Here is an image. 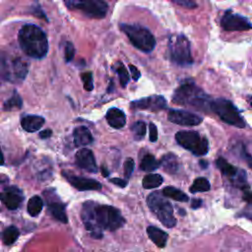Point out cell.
I'll return each mask as SVG.
<instances>
[{"instance_id": "1", "label": "cell", "mask_w": 252, "mask_h": 252, "mask_svg": "<svg viewBox=\"0 0 252 252\" xmlns=\"http://www.w3.org/2000/svg\"><path fill=\"white\" fill-rule=\"evenodd\" d=\"M81 218L86 229L94 238H101L103 230L114 231L125 223V219L118 209L109 205H99L93 201L83 204Z\"/></svg>"}, {"instance_id": "2", "label": "cell", "mask_w": 252, "mask_h": 252, "mask_svg": "<svg viewBox=\"0 0 252 252\" xmlns=\"http://www.w3.org/2000/svg\"><path fill=\"white\" fill-rule=\"evenodd\" d=\"M18 41L25 54L34 59L43 58L48 51V39L45 32L33 24H27L21 28Z\"/></svg>"}, {"instance_id": "3", "label": "cell", "mask_w": 252, "mask_h": 252, "mask_svg": "<svg viewBox=\"0 0 252 252\" xmlns=\"http://www.w3.org/2000/svg\"><path fill=\"white\" fill-rule=\"evenodd\" d=\"M172 101L176 104L205 111L210 107L212 98L193 82L186 81L174 91Z\"/></svg>"}, {"instance_id": "4", "label": "cell", "mask_w": 252, "mask_h": 252, "mask_svg": "<svg viewBox=\"0 0 252 252\" xmlns=\"http://www.w3.org/2000/svg\"><path fill=\"white\" fill-rule=\"evenodd\" d=\"M120 30L139 50L148 53L156 47V38L147 28L138 24L122 23L120 24Z\"/></svg>"}, {"instance_id": "5", "label": "cell", "mask_w": 252, "mask_h": 252, "mask_svg": "<svg viewBox=\"0 0 252 252\" xmlns=\"http://www.w3.org/2000/svg\"><path fill=\"white\" fill-rule=\"evenodd\" d=\"M147 204L152 213L166 227L171 228L176 224L173 208L170 202L160 192H153L147 198Z\"/></svg>"}, {"instance_id": "6", "label": "cell", "mask_w": 252, "mask_h": 252, "mask_svg": "<svg viewBox=\"0 0 252 252\" xmlns=\"http://www.w3.org/2000/svg\"><path fill=\"white\" fill-rule=\"evenodd\" d=\"M168 52L170 60L178 66L187 67L193 64L190 42L183 34H174L169 38Z\"/></svg>"}, {"instance_id": "7", "label": "cell", "mask_w": 252, "mask_h": 252, "mask_svg": "<svg viewBox=\"0 0 252 252\" xmlns=\"http://www.w3.org/2000/svg\"><path fill=\"white\" fill-rule=\"evenodd\" d=\"M210 109L228 125L237 128H244L246 125L245 120L241 116L239 110L230 100L226 98L212 99Z\"/></svg>"}, {"instance_id": "8", "label": "cell", "mask_w": 252, "mask_h": 252, "mask_svg": "<svg viewBox=\"0 0 252 252\" xmlns=\"http://www.w3.org/2000/svg\"><path fill=\"white\" fill-rule=\"evenodd\" d=\"M175 140L179 146L195 156L202 157L209 152V141L196 131H178Z\"/></svg>"}, {"instance_id": "9", "label": "cell", "mask_w": 252, "mask_h": 252, "mask_svg": "<svg viewBox=\"0 0 252 252\" xmlns=\"http://www.w3.org/2000/svg\"><path fill=\"white\" fill-rule=\"evenodd\" d=\"M66 7L73 11H80L92 19H102L106 16L108 5L105 0H63Z\"/></svg>"}, {"instance_id": "10", "label": "cell", "mask_w": 252, "mask_h": 252, "mask_svg": "<svg viewBox=\"0 0 252 252\" xmlns=\"http://www.w3.org/2000/svg\"><path fill=\"white\" fill-rule=\"evenodd\" d=\"M216 165L220 169V171L225 177H227L234 186L238 187L239 189L247 184L245 171L233 166L225 158L220 157L216 160Z\"/></svg>"}, {"instance_id": "11", "label": "cell", "mask_w": 252, "mask_h": 252, "mask_svg": "<svg viewBox=\"0 0 252 252\" xmlns=\"http://www.w3.org/2000/svg\"><path fill=\"white\" fill-rule=\"evenodd\" d=\"M220 26L227 32H241L252 30V23L245 17L226 11L220 20Z\"/></svg>"}, {"instance_id": "12", "label": "cell", "mask_w": 252, "mask_h": 252, "mask_svg": "<svg viewBox=\"0 0 252 252\" xmlns=\"http://www.w3.org/2000/svg\"><path fill=\"white\" fill-rule=\"evenodd\" d=\"M167 118L170 122L183 126H196L203 121L201 116L183 109H170Z\"/></svg>"}, {"instance_id": "13", "label": "cell", "mask_w": 252, "mask_h": 252, "mask_svg": "<svg viewBox=\"0 0 252 252\" xmlns=\"http://www.w3.org/2000/svg\"><path fill=\"white\" fill-rule=\"evenodd\" d=\"M131 107L136 109L158 111L166 107V100L161 95L154 94L132 101Z\"/></svg>"}, {"instance_id": "14", "label": "cell", "mask_w": 252, "mask_h": 252, "mask_svg": "<svg viewBox=\"0 0 252 252\" xmlns=\"http://www.w3.org/2000/svg\"><path fill=\"white\" fill-rule=\"evenodd\" d=\"M24 200L23 192L16 186H10L0 193V201L9 210H16Z\"/></svg>"}, {"instance_id": "15", "label": "cell", "mask_w": 252, "mask_h": 252, "mask_svg": "<svg viewBox=\"0 0 252 252\" xmlns=\"http://www.w3.org/2000/svg\"><path fill=\"white\" fill-rule=\"evenodd\" d=\"M75 161L76 164L84 170H87L92 173H95L97 171V165L95 162L94 156L93 152L87 148H83L76 153Z\"/></svg>"}, {"instance_id": "16", "label": "cell", "mask_w": 252, "mask_h": 252, "mask_svg": "<svg viewBox=\"0 0 252 252\" xmlns=\"http://www.w3.org/2000/svg\"><path fill=\"white\" fill-rule=\"evenodd\" d=\"M29 71V63L21 57L10 58L9 72L10 82H16L18 80H24Z\"/></svg>"}, {"instance_id": "17", "label": "cell", "mask_w": 252, "mask_h": 252, "mask_svg": "<svg viewBox=\"0 0 252 252\" xmlns=\"http://www.w3.org/2000/svg\"><path fill=\"white\" fill-rule=\"evenodd\" d=\"M69 181V183L79 191H88V190H99L101 184L95 179L76 176V175H67L64 174Z\"/></svg>"}, {"instance_id": "18", "label": "cell", "mask_w": 252, "mask_h": 252, "mask_svg": "<svg viewBox=\"0 0 252 252\" xmlns=\"http://www.w3.org/2000/svg\"><path fill=\"white\" fill-rule=\"evenodd\" d=\"M46 194V201L48 205V211L52 215V217L56 220H58L61 222H67L68 218L65 212V205L57 198L55 195V198L50 197V195L47 192H44Z\"/></svg>"}, {"instance_id": "19", "label": "cell", "mask_w": 252, "mask_h": 252, "mask_svg": "<svg viewBox=\"0 0 252 252\" xmlns=\"http://www.w3.org/2000/svg\"><path fill=\"white\" fill-rule=\"evenodd\" d=\"M105 118L108 125L114 129L123 128L126 124V115L124 111L117 107L109 108L106 112Z\"/></svg>"}, {"instance_id": "20", "label": "cell", "mask_w": 252, "mask_h": 252, "mask_svg": "<svg viewBox=\"0 0 252 252\" xmlns=\"http://www.w3.org/2000/svg\"><path fill=\"white\" fill-rule=\"evenodd\" d=\"M44 122L45 120L42 116L26 115V116H23L21 119V126L25 131L32 133L39 130L43 126Z\"/></svg>"}, {"instance_id": "21", "label": "cell", "mask_w": 252, "mask_h": 252, "mask_svg": "<svg viewBox=\"0 0 252 252\" xmlns=\"http://www.w3.org/2000/svg\"><path fill=\"white\" fill-rule=\"evenodd\" d=\"M73 139L76 147H85L92 144L94 141L91 131L85 126H79L74 130Z\"/></svg>"}, {"instance_id": "22", "label": "cell", "mask_w": 252, "mask_h": 252, "mask_svg": "<svg viewBox=\"0 0 252 252\" xmlns=\"http://www.w3.org/2000/svg\"><path fill=\"white\" fill-rule=\"evenodd\" d=\"M147 233L150 239L159 248H163L167 242L168 234L157 226L150 225L147 228Z\"/></svg>"}, {"instance_id": "23", "label": "cell", "mask_w": 252, "mask_h": 252, "mask_svg": "<svg viewBox=\"0 0 252 252\" xmlns=\"http://www.w3.org/2000/svg\"><path fill=\"white\" fill-rule=\"evenodd\" d=\"M159 162H160V165L162 166V168L164 169V171H166L167 173L174 174L178 170V167H179L178 158L172 153H168V154L163 155L161 157Z\"/></svg>"}, {"instance_id": "24", "label": "cell", "mask_w": 252, "mask_h": 252, "mask_svg": "<svg viewBox=\"0 0 252 252\" xmlns=\"http://www.w3.org/2000/svg\"><path fill=\"white\" fill-rule=\"evenodd\" d=\"M159 165H160V162L151 154L145 155L140 162V168L147 172H151L158 169Z\"/></svg>"}, {"instance_id": "25", "label": "cell", "mask_w": 252, "mask_h": 252, "mask_svg": "<svg viewBox=\"0 0 252 252\" xmlns=\"http://www.w3.org/2000/svg\"><path fill=\"white\" fill-rule=\"evenodd\" d=\"M42 208H43V201L37 195H34L33 197H32L29 200L28 205H27L28 213L32 217L38 216L40 214V212L42 211Z\"/></svg>"}, {"instance_id": "26", "label": "cell", "mask_w": 252, "mask_h": 252, "mask_svg": "<svg viewBox=\"0 0 252 252\" xmlns=\"http://www.w3.org/2000/svg\"><path fill=\"white\" fill-rule=\"evenodd\" d=\"M165 197L167 198H171L175 201H178V202H187L189 200L188 196L182 192L180 189L178 188H175L173 186H166L162 192H161Z\"/></svg>"}, {"instance_id": "27", "label": "cell", "mask_w": 252, "mask_h": 252, "mask_svg": "<svg viewBox=\"0 0 252 252\" xmlns=\"http://www.w3.org/2000/svg\"><path fill=\"white\" fill-rule=\"evenodd\" d=\"M162 182H163V178L161 175L153 173V174H148L143 178L142 185L145 189H154L160 186Z\"/></svg>"}, {"instance_id": "28", "label": "cell", "mask_w": 252, "mask_h": 252, "mask_svg": "<svg viewBox=\"0 0 252 252\" xmlns=\"http://www.w3.org/2000/svg\"><path fill=\"white\" fill-rule=\"evenodd\" d=\"M19 235H20V231L16 226L14 225L8 226L2 233V242L5 245H11L18 239Z\"/></svg>"}, {"instance_id": "29", "label": "cell", "mask_w": 252, "mask_h": 252, "mask_svg": "<svg viewBox=\"0 0 252 252\" xmlns=\"http://www.w3.org/2000/svg\"><path fill=\"white\" fill-rule=\"evenodd\" d=\"M211 188V184L209 180L205 177H198L194 180L193 184L190 186L189 191L191 193H198V192H206L209 191Z\"/></svg>"}, {"instance_id": "30", "label": "cell", "mask_w": 252, "mask_h": 252, "mask_svg": "<svg viewBox=\"0 0 252 252\" xmlns=\"http://www.w3.org/2000/svg\"><path fill=\"white\" fill-rule=\"evenodd\" d=\"M23 105V100L21 98V96L19 95V94L17 92H14L13 95L7 99L4 102V109L5 110H12L14 108H21Z\"/></svg>"}, {"instance_id": "31", "label": "cell", "mask_w": 252, "mask_h": 252, "mask_svg": "<svg viewBox=\"0 0 252 252\" xmlns=\"http://www.w3.org/2000/svg\"><path fill=\"white\" fill-rule=\"evenodd\" d=\"M116 72H117L121 87L125 88L128 85L129 81H130V76H129V73H128L127 69L125 68V66L122 63L119 62L116 66Z\"/></svg>"}, {"instance_id": "32", "label": "cell", "mask_w": 252, "mask_h": 252, "mask_svg": "<svg viewBox=\"0 0 252 252\" xmlns=\"http://www.w3.org/2000/svg\"><path fill=\"white\" fill-rule=\"evenodd\" d=\"M131 131L133 132L135 139L141 140V139L146 135V131H147L146 123L143 122V121H137V122H135V123L131 126Z\"/></svg>"}, {"instance_id": "33", "label": "cell", "mask_w": 252, "mask_h": 252, "mask_svg": "<svg viewBox=\"0 0 252 252\" xmlns=\"http://www.w3.org/2000/svg\"><path fill=\"white\" fill-rule=\"evenodd\" d=\"M235 150H236L237 155L239 156V158H242V159L248 164V166L252 169V155L249 154V153L245 150V148L243 147V145H241V144L238 145V147H237Z\"/></svg>"}, {"instance_id": "34", "label": "cell", "mask_w": 252, "mask_h": 252, "mask_svg": "<svg viewBox=\"0 0 252 252\" xmlns=\"http://www.w3.org/2000/svg\"><path fill=\"white\" fill-rule=\"evenodd\" d=\"M84 88L86 91L91 92L94 89V79H93V74L91 72H86L81 75Z\"/></svg>"}, {"instance_id": "35", "label": "cell", "mask_w": 252, "mask_h": 252, "mask_svg": "<svg viewBox=\"0 0 252 252\" xmlns=\"http://www.w3.org/2000/svg\"><path fill=\"white\" fill-rule=\"evenodd\" d=\"M74 55H75L74 45H73L72 42L67 41L66 44H65V47H64V58H65V61L66 62H70L74 58Z\"/></svg>"}, {"instance_id": "36", "label": "cell", "mask_w": 252, "mask_h": 252, "mask_svg": "<svg viewBox=\"0 0 252 252\" xmlns=\"http://www.w3.org/2000/svg\"><path fill=\"white\" fill-rule=\"evenodd\" d=\"M134 167H135L134 159L131 158H128L124 161V175H125L126 179L131 177V175L133 173V170H134Z\"/></svg>"}, {"instance_id": "37", "label": "cell", "mask_w": 252, "mask_h": 252, "mask_svg": "<svg viewBox=\"0 0 252 252\" xmlns=\"http://www.w3.org/2000/svg\"><path fill=\"white\" fill-rule=\"evenodd\" d=\"M180 6H183L185 8H188V9H193V8H196L197 7V4L195 2V0H170Z\"/></svg>"}, {"instance_id": "38", "label": "cell", "mask_w": 252, "mask_h": 252, "mask_svg": "<svg viewBox=\"0 0 252 252\" xmlns=\"http://www.w3.org/2000/svg\"><path fill=\"white\" fill-rule=\"evenodd\" d=\"M149 128H150V135H149V138H150V141L151 142H157L158 140V128L156 126V124L154 123H150L149 124Z\"/></svg>"}, {"instance_id": "39", "label": "cell", "mask_w": 252, "mask_h": 252, "mask_svg": "<svg viewBox=\"0 0 252 252\" xmlns=\"http://www.w3.org/2000/svg\"><path fill=\"white\" fill-rule=\"evenodd\" d=\"M242 191V199L249 205H252V191L250 190V187L244 188Z\"/></svg>"}, {"instance_id": "40", "label": "cell", "mask_w": 252, "mask_h": 252, "mask_svg": "<svg viewBox=\"0 0 252 252\" xmlns=\"http://www.w3.org/2000/svg\"><path fill=\"white\" fill-rule=\"evenodd\" d=\"M129 70H130V73H131V77L134 81H138L141 77V73L140 71L138 70V68L132 64L129 65Z\"/></svg>"}, {"instance_id": "41", "label": "cell", "mask_w": 252, "mask_h": 252, "mask_svg": "<svg viewBox=\"0 0 252 252\" xmlns=\"http://www.w3.org/2000/svg\"><path fill=\"white\" fill-rule=\"evenodd\" d=\"M110 182L113 183V184H115V185H117V186H119V187H121V188L126 187L127 184H128V181H127V180L122 179V178H118V177L111 178V179H110Z\"/></svg>"}, {"instance_id": "42", "label": "cell", "mask_w": 252, "mask_h": 252, "mask_svg": "<svg viewBox=\"0 0 252 252\" xmlns=\"http://www.w3.org/2000/svg\"><path fill=\"white\" fill-rule=\"evenodd\" d=\"M52 135V131L50 129H45L41 132H39V138L41 139H47Z\"/></svg>"}, {"instance_id": "43", "label": "cell", "mask_w": 252, "mask_h": 252, "mask_svg": "<svg viewBox=\"0 0 252 252\" xmlns=\"http://www.w3.org/2000/svg\"><path fill=\"white\" fill-rule=\"evenodd\" d=\"M201 204H202V200L200 199H194L192 201V205H191V208L192 209H198L201 207Z\"/></svg>"}, {"instance_id": "44", "label": "cell", "mask_w": 252, "mask_h": 252, "mask_svg": "<svg viewBox=\"0 0 252 252\" xmlns=\"http://www.w3.org/2000/svg\"><path fill=\"white\" fill-rule=\"evenodd\" d=\"M101 172H102V175H103L104 177L108 176V174H109V171H108L104 166H101Z\"/></svg>"}, {"instance_id": "45", "label": "cell", "mask_w": 252, "mask_h": 252, "mask_svg": "<svg viewBox=\"0 0 252 252\" xmlns=\"http://www.w3.org/2000/svg\"><path fill=\"white\" fill-rule=\"evenodd\" d=\"M2 164H4V156H3V153L0 148V165H2Z\"/></svg>"}, {"instance_id": "46", "label": "cell", "mask_w": 252, "mask_h": 252, "mask_svg": "<svg viewBox=\"0 0 252 252\" xmlns=\"http://www.w3.org/2000/svg\"><path fill=\"white\" fill-rule=\"evenodd\" d=\"M200 165L202 166V168H206L207 165H208V162L205 161V160H203V159H201V160H200Z\"/></svg>"}]
</instances>
